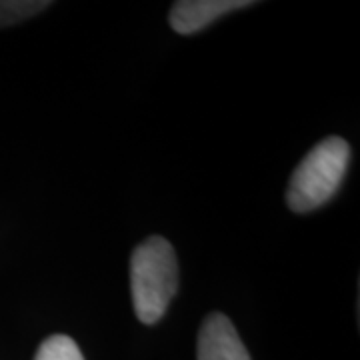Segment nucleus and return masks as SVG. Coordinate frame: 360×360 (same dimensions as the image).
Here are the masks:
<instances>
[{
	"instance_id": "nucleus-1",
	"label": "nucleus",
	"mask_w": 360,
	"mask_h": 360,
	"mask_svg": "<svg viewBox=\"0 0 360 360\" xmlns=\"http://www.w3.org/2000/svg\"><path fill=\"white\" fill-rule=\"evenodd\" d=\"M179 290V262L174 248L162 236H150L130 258V292L142 324L158 322Z\"/></svg>"
},
{
	"instance_id": "nucleus-2",
	"label": "nucleus",
	"mask_w": 360,
	"mask_h": 360,
	"mask_svg": "<svg viewBox=\"0 0 360 360\" xmlns=\"http://www.w3.org/2000/svg\"><path fill=\"white\" fill-rule=\"evenodd\" d=\"M348 162L350 146L347 141H342L340 136H328L319 142L302 158L288 182V208L302 214L326 205L340 188Z\"/></svg>"
},
{
	"instance_id": "nucleus-3",
	"label": "nucleus",
	"mask_w": 360,
	"mask_h": 360,
	"mask_svg": "<svg viewBox=\"0 0 360 360\" xmlns=\"http://www.w3.org/2000/svg\"><path fill=\"white\" fill-rule=\"evenodd\" d=\"M198 360H250L234 324L222 312L208 314L198 333Z\"/></svg>"
},
{
	"instance_id": "nucleus-4",
	"label": "nucleus",
	"mask_w": 360,
	"mask_h": 360,
	"mask_svg": "<svg viewBox=\"0 0 360 360\" xmlns=\"http://www.w3.org/2000/svg\"><path fill=\"white\" fill-rule=\"evenodd\" d=\"M252 4L250 0H179L170 8V26L179 34H194L220 16Z\"/></svg>"
},
{
	"instance_id": "nucleus-5",
	"label": "nucleus",
	"mask_w": 360,
	"mask_h": 360,
	"mask_svg": "<svg viewBox=\"0 0 360 360\" xmlns=\"http://www.w3.org/2000/svg\"><path fill=\"white\" fill-rule=\"evenodd\" d=\"M51 2L46 0H0V26L18 25L46 11Z\"/></svg>"
},
{
	"instance_id": "nucleus-6",
	"label": "nucleus",
	"mask_w": 360,
	"mask_h": 360,
	"mask_svg": "<svg viewBox=\"0 0 360 360\" xmlns=\"http://www.w3.org/2000/svg\"><path fill=\"white\" fill-rule=\"evenodd\" d=\"M34 360H84V356L70 336L52 335L40 345Z\"/></svg>"
}]
</instances>
